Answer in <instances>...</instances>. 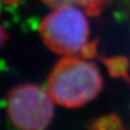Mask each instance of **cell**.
Listing matches in <instances>:
<instances>
[{"mask_svg":"<svg viewBox=\"0 0 130 130\" xmlns=\"http://www.w3.org/2000/svg\"><path fill=\"white\" fill-rule=\"evenodd\" d=\"M7 40H8V32L5 29V27H3L1 22H0V48L6 43Z\"/></svg>","mask_w":130,"mask_h":130,"instance_id":"obj_7","label":"cell"},{"mask_svg":"<svg viewBox=\"0 0 130 130\" xmlns=\"http://www.w3.org/2000/svg\"><path fill=\"white\" fill-rule=\"evenodd\" d=\"M103 89L99 67L90 60L63 56L47 79V90L55 104L77 108L91 102Z\"/></svg>","mask_w":130,"mask_h":130,"instance_id":"obj_2","label":"cell"},{"mask_svg":"<svg viewBox=\"0 0 130 130\" xmlns=\"http://www.w3.org/2000/svg\"><path fill=\"white\" fill-rule=\"evenodd\" d=\"M39 35L52 52L63 56L95 58L98 42L90 40L88 14L74 5L53 8L39 24Z\"/></svg>","mask_w":130,"mask_h":130,"instance_id":"obj_1","label":"cell"},{"mask_svg":"<svg viewBox=\"0 0 130 130\" xmlns=\"http://www.w3.org/2000/svg\"><path fill=\"white\" fill-rule=\"evenodd\" d=\"M40 1L51 8L74 5L84 9L89 16H98L101 14L105 6L111 0H40Z\"/></svg>","mask_w":130,"mask_h":130,"instance_id":"obj_4","label":"cell"},{"mask_svg":"<svg viewBox=\"0 0 130 130\" xmlns=\"http://www.w3.org/2000/svg\"><path fill=\"white\" fill-rule=\"evenodd\" d=\"M54 104L47 89L35 84H23L8 93L6 109L16 129L46 130L53 120Z\"/></svg>","mask_w":130,"mask_h":130,"instance_id":"obj_3","label":"cell"},{"mask_svg":"<svg viewBox=\"0 0 130 130\" xmlns=\"http://www.w3.org/2000/svg\"><path fill=\"white\" fill-rule=\"evenodd\" d=\"M109 75L116 78H124L130 81L129 76V62L124 56H113V58L103 59Z\"/></svg>","mask_w":130,"mask_h":130,"instance_id":"obj_5","label":"cell"},{"mask_svg":"<svg viewBox=\"0 0 130 130\" xmlns=\"http://www.w3.org/2000/svg\"><path fill=\"white\" fill-rule=\"evenodd\" d=\"M92 130H124L123 123L117 115H105L93 121Z\"/></svg>","mask_w":130,"mask_h":130,"instance_id":"obj_6","label":"cell"}]
</instances>
